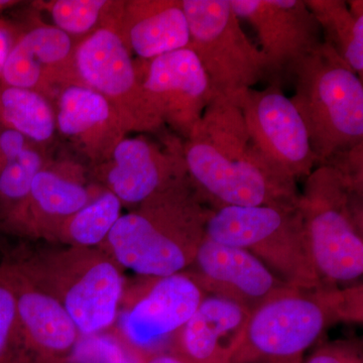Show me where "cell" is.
<instances>
[{"mask_svg":"<svg viewBox=\"0 0 363 363\" xmlns=\"http://www.w3.org/2000/svg\"><path fill=\"white\" fill-rule=\"evenodd\" d=\"M123 0H52L35 6L51 16L54 26L72 39H84L104 26H116Z\"/></svg>","mask_w":363,"mask_h":363,"instance_id":"obj_24","label":"cell"},{"mask_svg":"<svg viewBox=\"0 0 363 363\" xmlns=\"http://www.w3.org/2000/svg\"><path fill=\"white\" fill-rule=\"evenodd\" d=\"M267 363H289V362H267Z\"/></svg>","mask_w":363,"mask_h":363,"instance_id":"obj_33","label":"cell"},{"mask_svg":"<svg viewBox=\"0 0 363 363\" xmlns=\"http://www.w3.org/2000/svg\"><path fill=\"white\" fill-rule=\"evenodd\" d=\"M56 130L97 167L108 161L128 130L113 107L99 93L81 84L67 85L54 101Z\"/></svg>","mask_w":363,"mask_h":363,"instance_id":"obj_17","label":"cell"},{"mask_svg":"<svg viewBox=\"0 0 363 363\" xmlns=\"http://www.w3.org/2000/svg\"><path fill=\"white\" fill-rule=\"evenodd\" d=\"M142 363H187L173 353H160L143 360Z\"/></svg>","mask_w":363,"mask_h":363,"instance_id":"obj_31","label":"cell"},{"mask_svg":"<svg viewBox=\"0 0 363 363\" xmlns=\"http://www.w3.org/2000/svg\"><path fill=\"white\" fill-rule=\"evenodd\" d=\"M20 33L13 23L0 20V75Z\"/></svg>","mask_w":363,"mask_h":363,"instance_id":"obj_30","label":"cell"},{"mask_svg":"<svg viewBox=\"0 0 363 363\" xmlns=\"http://www.w3.org/2000/svg\"><path fill=\"white\" fill-rule=\"evenodd\" d=\"M100 191L86 185L78 164L49 162L33 179L25 201L4 224L16 230L58 234L67 219L88 204Z\"/></svg>","mask_w":363,"mask_h":363,"instance_id":"obj_18","label":"cell"},{"mask_svg":"<svg viewBox=\"0 0 363 363\" xmlns=\"http://www.w3.org/2000/svg\"><path fill=\"white\" fill-rule=\"evenodd\" d=\"M190 48L214 96L235 100L266 78V59L243 32L229 0H182Z\"/></svg>","mask_w":363,"mask_h":363,"instance_id":"obj_7","label":"cell"},{"mask_svg":"<svg viewBox=\"0 0 363 363\" xmlns=\"http://www.w3.org/2000/svg\"><path fill=\"white\" fill-rule=\"evenodd\" d=\"M193 185L218 208L286 207L298 198L296 182L279 176L260 155L235 102L214 96L183 145Z\"/></svg>","mask_w":363,"mask_h":363,"instance_id":"obj_1","label":"cell"},{"mask_svg":"<svg viewBox=\"0 0 363 363\" xmlns=\"http://www.w3.org/2000/svg\"><path fill=\"white\" fill-rule=\"evenodd\" d=\"M58 262L52 276L58 298L81 336L95 335L113 325L123 297L118 264L84 248Z\"/></svg>","mask_w":363,"mask_h":363,"instance_id":"obj_11","label":"cell"},{"mask_svg":"<svg viewBox=\"0 0 363 363\" xmlns=\"http://www.w3.org/2000/svg\"><path fill=\"white\" fill-rule=\"evenodd\" d=\"M18 4V1H11V0H0V13Z\"/></svg>","mask_w":363,"mask_h":363,"instance_id":"obj_32","label":"cell"},{"mask_svg":"<svg viewBox=\"0 0 363 363\" xmlns=\"http://www.w3.org/2000/svg\"><path fill=\"white\" fill-rule=\"evenodd\" d=\"M0 128L18 131L45 147L56 133L52 102L35 91L0 82Z\"/></svg>","mask_w":363,"mask_h":363,"instance_id":"obj_23","label":"cell"},{"mask_svg":"<svg viewBox=\"0 0 363 363\" xmlns=\"http://www.w3.org/2000/svg\"><path fill=\"white\" fill-rule=\"evenodd\" d=\"M44 147L33 143L0 169V216L4 221L25 201L33 179L49 164Z\"/></svg>","mask_w":363,"mask_h":363,"instance_id":"obj_26","label":"cell"},{"mask_svg":"<svg viewBox=\"0 0 363 363\" xmlns=\"http://www.w3.org/2000/svg\"><path fill=\"white\" fill-rule=\"evenodd\" d=\"M233 101V100H231ZM242 111L255 147L279 176L296 182L318 164L302 117L281 87L250 89L233 100Z\"/></svg>","mask_w":363,"mask_h":363,"instance_id":"obj_9","label":"cell"},{"mask_svg":"<svg viewBox=\"0 0 363 363\" xmlns=\"http://www.w3.org/2000/svg\"><path fill=\"white\" fill-rule=\"evenodd\" d=\"M123 203L109 191H100L60 229L58 235L76 247L89 248L102 245L118 219Z\"/></svg>","mask_w":363,"mask_h":363,"instance_id":"obj_25","label":"cell"},{"mask_svg":"<svg viewBox=\"0 0 363 363\" xmlns=\"http://www.w3.org/2000/svg\"><path fill=\"white\" fill-rule=\"evenodd\" d=\"M76 44L54 26H35L21 32L0 82L35 91L54 101L65 86L81 83L74 61Z\"/></svg>","mask_w":363,"mask_h":363,"instance_id":"obj_16","label":"cell"},{"mask_svg":"<svg viewBox=\"0 0 363 363\" xmlns=\"http://www.w3.org/2000/svg\"><path fill=\"white\" fill-rule=\"evenodd\" d=\"M302 363H363L362 346L353 341L324 344Z\"/></svg>","mask_w":363,"mask_h":363,"instance_id":"obj_28","label":"cell"},{"mask_svg":"<svg viewBox=\"0 0 363 363\" xmlns=\"http://www.w3.org/2000/svg\"><path fill=\"white\" fill-rule=\"evenodd\" d=\"M0 363H33L18 328L16 297L0 277Z\"/></svg>","mask_w":363,"mask_h":363,"instance_id":"obj_27","label":"cell"},{"mask_svg":"<svg viewBox=\"0 0 363 363\" xmlns=\"http://www.w3.org/2000/svg\"><path fill=\"white\" fill-rule=\"evenodd\" d=\"M145 94L164 124L186 138L214 98L206 72L190 48L143 61L138 67Z\"/></svg>","mask_w":363,"mask_h":363,"instance_id":"obj_13","label":"cell"},{"mask_svg":"<svg viewBox=\"0 0 363 363\" xmlns=\"http://www.w3.org/2000/svg\"><path fill=\"white\" fill-rule=\"evenodd\" d=\"M205 295L190 274L157 279L121 318L124 341L135 363L157 355V348L173 339Z\"/></svg>","mask_w":363,"mask_h":363,"instance_id":"obj_12","label":"cell"},{"mask_svg":"<svg viewBox=\"0 0 363 363\" xmlns=\"http://www.w3.org/2000/svg\"><path fill=\"white\" fill-rule=\"evenodd\" d=\"M0 277L16 297L18 328L32 362H70L81 335L62 303L49 291L33 286L21 264H2Z\"/></svg>","mask_w":363,"mask_h":363,"instance_id":"obj_15","label":"cell"},{"mask_svg":"<svg viewBox=\"0 0 363 363\" xmlns=\"http://www.w3.org/2000/svg\"><path fill=\"white\" fill-rule=\"evenodd\" d=\"M190 177L123 214L105 240L119 267L152 278L179 274L193 264L212 211Z\"/></svg>","mask_w":363,"mask_h":363,"instance_id":"obj_2","label":"cell"},{"mask_svg":"<svg viewBox=\"0 0 363 363\" xmlns=\"http://www.w3.org/2000/svg\"><path fill=\"white\" fill-rule=\"evenodd\" d=\"M321 28L325 44L360 78L363 76V2L342 0L305 1Z\"/></svg>","mask_w":363,"mask_h":363,"instance_id":"obj_22","label":"cell"},{"mask_svg":"<svg viewBox=\"0 0 363 363\" xmlns=\"http://www.w3.org/2000/svg\"><path fill=\"white\" fill-rule=\"evenodd\" d=\"M257 32L269 84L281 87L303 60L323 44L321 28L302 0H229Z\"/></svg>","mask_w":363,"mask_h":363,"instance_id":"obj_10","label":"cell"},{"mask_svg":"<svg viewBox=\"0 0 363 363\" xmlns=\"http://www.w3.org/2000/svg\"><path fill=\"white\" fill-rule=\"evenodd\" d=\"M32 143L18 131L0 128V169L20 156Z\"/></svg>","mask_w":363,"mask_h":363,"instance_id":"obj_29","label":"cell"},{"mask_svg":"<svg viewBox=\"0 0 363 363\" xmlns=\"http://www.w3.org/2000/svg\"><path fill=\"white\" fill-rule=\"evenodd\" d=\"M94 173L123 205L142 204L189 176L183 145L174 140L162 147L143 135L124 138Z\"/></svg>","mask_w":363,"mask_h":363,"instance_id":"obj_14","label":"cell"},{"mask_svg":"<svg viewBox=\"0 0 363 363\" xmlns=\"http://www.w3.org/2000/svg\"><path fill=\"white\" fill-rule=\"evenodd\" d=\"M362 183L332 164L307 177L298 209L313 266L325 286L363 274Z\"/></svg>","mask_w":363,"mask_h":363,"instance_id":"obj_4","label":"cell"},{"mask_svg":"<svg viewBox=\"0 0 363 363\" xmlns=\"http://www.w3.org/2000/svg\"><path fill=\"white\" fill-rule=\"evenodd\" d=\"M250 312L231 298L207 294L172 339L169 353L187 363H231Z\"/></svg>","mask_w":363,"mask_h":363,"instance_id":"obj_20","label":"cell"},{"mask_svg":"<svg viewBox=\"0 0 363 363\" xmlns=\"http://www.w3.org/2000/svg\"><path fill=\"white\" fill-rule=\"evenodd\" d=\"M190 274L205 294L221 296L250 310L286 285L252 252L215 242L205 236L193 260Z\"/></svg>","mask_w":363,"mask_h":363,"instance_id":"obj_19","label":"cell"},{"mask_svg":"<svg viewBox=\"0 0 363 363\" xmlns=\"http://www.w3.org/2000/svg\"><path fill=\"white\" fill-rule=\"evenodd\" d=\"M205 236L248 250L286 285L325 286L313 266L298 205L217 208L208 218Z\"/></svg>","mask_w":363,"mask_h":363,"instance_id":"obj_6","label":"cell"},{"mask_svg":"<svg viewBox=\"0 0 363 363\" xmlns=\"http://www.w3.org/2000/svg\"><path fill=\"white\" fill-rule=\"evenodd\" d=\"M113 26L78 40L75 48L79 80L104 96L128 133H152L164 125L145 94L138 67Z\"/></svg>","mask_w":363,"mask_h":363,"instance_id":"obj_8","label":"cell"},{"mask_svg":"<svg viewBox=\"0 0 363 363\" xmlns=\"http://www.w3.org/2000/svg\"><path fill=\"white\" fill-rule=\"evenodd\" d=\"M362 321V288L284 285L250 312L231 363H302L306 351L337 321Z\"/></svg>","mask_w":363,"mask_h":363,"instance_id":"obj_3","label":"cell"},{"mask_svg":"<svg viewBox=\"0 0 363 363\" xmlns=\"http://www.w3.org/2000/svg\"><path fill=\"white\" fill-rule=\"evenodd\" d=\"M116 30L131 54L143 61L190 45L182 0H123Z\"/></svg>","mask_w":363,"mask_h":363,"instance_id":"obj_21","label":"cell"},{"mask_svg":"<svg viewBox=\"0 0 363 363\" xmlns=\"http://www.w3.org/2000/svg\"><path fill=\"white\" fill-rule=\"evenodd\" d=\"M67 363H71V362H67Z\"/></svg>","mask_w":363,"mask_h":363,"instance_id":"obj_34","label":"cell"},{"mask_svg":"<svg viewBox=\"0 0 363 363\" xmlns=\"http://www.w3.org/2000/svg\"><path fill=\"white\" fill-rule=\"evenodd\" d=\"M292 99L304 121L318 164L363 145L362 79L328 45L303 60L293 74Z\"/></svg>","mask_w":363,"mask_h":363,"instance_id":"obj_5","label":"cell"}]
</instances>
